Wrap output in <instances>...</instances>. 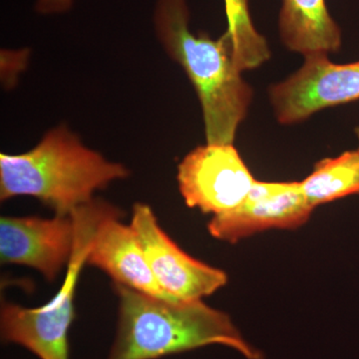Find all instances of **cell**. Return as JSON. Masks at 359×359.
I'll return each mask as SVG.
<instances>
[{"label":"cell","instance_id":"4fadbf2b","mask_svg":"<svg viewBox=\"0 0 359 359\" xmlns=\"http://www.w3.org/2000/svg\"><path fill=\"white\" fill-rule=\"evenodd\" d=\"M249 0H224L228 28L235 65L241 72L256 69L271 56L268 41L250 18Z\"/></svg>","mask_w":359,"mask_h":359},{"label":"cell","instance_id":"9c48e42d","mask_svg":"<svg viewBox=\"0 0 359 359\" xmlns=\"http://www.w3.org/2000/svg\"><path fill=\"white\" fill-rule=\"evenodd\" d=\"M313 208L299 182L255 181L240 207L212 217L208 224L212 237L228 243L271 229H295L309 221Z\"/></svg>","mask_w":359,"mask_h":359},{"label":"cell","instance_id":"8992f818","mask_svg":"<svg viewBox=\"0 0 359 359\" xmlns=\"http://www.w3.org/2000/svg\"><path fill=\"white\" fill-rule=\"evenodd\" d=\"M299 70L269 88L276 121H306L323 109L359 100V61L337 65L328 54L306 56Z\"/></svg>","mask_w":359,"mask_h":359},{"label":"cell","instance_id":"3957f363","mask_svg":"<svg viewBox=\"0 0 359 359\" xmlns=\"http://www.w3.org/2000/svg\"><path fill=\"white\" fill-rule=\"evenodd\" d=\"M117 330L108 359H159L212 344L263 359L230 316L201 301H168L115 285Z\"/></svg>","mask_w":359,"mask_h":359},{"label":"cell","instance_id":"2e32d148","mask_svg":"<svg viewBox=\"0 0 359 359\" xmlns=\"http://www.w3.org/2000/svg\"><path fill=\"white\" fill-rule=\"evenodd\" d=\"M355 135H356V138H358V150L359 151V127H356V128H355Z\"/></svg>","mask_w":359,"mask_h":359},{"label":"cell","instance_id":"8fae6325","mask_svg":"<svg viewBox=\"0 0 359 359\" xmlns=\"http://www.w3.org/2000/svg\"><path fill=\"white\" fill-rule=\"evenodd\" d=\"M278 32L285 48L304 57L341 48V29L325 0H282Z\"/></svg>","mask_w":359,"mask_h":359},{"label":"cell","instance_id":"52a82bcc","mask_svg":"<svg viewBox=\"0 0 359 359\" xmlns=\"http://www.w3.org/2000/svg\"><path fill=\"white\" fill-rule=\"evenodd\" d=\"M151 271L167 294L176 301H201L223 287L228 276L222 269L194 259L161 228L150 205L136 203L131 224Z\"/></svg>","mask_w":359,"mask_h":359},{"label":"cell","instance_id":"5b68a950","mask_svg":"<svg viewBox=\"0 0 359 359\" xmlns=\"http://www.w3.org/2000/svg\"><path fill=\"white\" fill-rule=\"evenodd\" d=\"M177 180L186 205L212 217L240 207L256 181L233 144L209 143L183 158Z\"/></svg>","mask_w":359,"mask_h":359},{"label":"cell","instance_id":"277c9868","mask_svg":"<svg viewBox=\"0 0 359 359\" xmlns=\"http://www.w3.org/2000/svg\"><path fill=\"white\" fill-rule=\"evenodd\" d=\"M108 210L106 201L94 199L73 212L76 222V245L62 287L51 301L35 309L2 302L0 334L6 344L25 347L39 359H69V330L75 318L78 278L86 264L94 231Z\"/></svg>","mask_w":359,"mask_h":359},{"label":"cell","instance_id":"9a60e30c","mask_svg":"<svg viewBox=\"0 0 359 359\" xmlns=\"http://www.w3.org/2000/svg\"><path fill=\"white\" fill-rule=\"evenodd\" d=\"M74 0H37L35 11L41 15H55L67 13Z\"/></svg>","mask_w":359,"mask_h":359},{"label":"cell","instance_id":"6da1fadb","mask_svg":"<svg viewBox=\"0 0 359 359\" xmlns=\"http://www.w3.org/2000/svg\"><path fill=\"white\" fill-rule=\"evenodd\" d=\"M153 25L168 56L192 83L201 108L205 143L233 144L247 118L254 91L235 65L230 39L195 34L187 0H156Z\"/></svg>","mask_w":359,"mask_h":359},{"label":"cell","instance_id":"7c38bea8","mask_svg":"<svg viewBox=\"0 0 359 359\" xmlns=\"http://www.w3.org/2000/svg\"><path fill=\"white\" fill-rule=\"evenodd\" d=\"M299 184L313 209L347 196L359 195V151H346L339 157L320 160L313 173Z\"/></svg>","mask_w":359,"mask_h":359},{"label":"cell","instance_id":"ba28073f","mask_svg":"<svg viewBox=\"0 0 359 359\" xmlns=\"http://www.w3.org/2000/svg\"><path fill=\"white\" fill-rule=\"evenodd\" d=\"M76 245L73 215L51 219L4 216L0 219V261L39 271L54 282L68 266Z\"/></svg>","mask_w":359,"mask_h":359},{"label":"cell","instance_id":"7a4b0ae2","mask_svg":"<svg viewBox=\"0 0 359 359\" xmlns=\"http://www.w3.org/2000/svg\"><path fill=\"white\" fill-rule=\"evenodd\" d=\"M129 175L128 168L87 147L61 124L25 153L0 154V200L28 196L57 216H70L91 202L97 191Z\"/></svg>","mask_w":359,"mask_h":359},{"label":"cell","instance_id":"30bf717a","mask_svg":"<svg viewBox=\"0 0 359 359\" xmlns=\"http://www.w3.org/2000/svg\"><path fill=\"white\" fill-rule=\"evenodd\" d=\"M121 217V211L113 205L99 221L90 241L86 264L107 273L115 285L176 301L161 289L136 233L130 224L120 221Z\"/></svg>","mask_w":359,"mask_h":359},{"label":"cell","instance_id":"5bb4252c","mask_svg":"<svg viewBox=\"0 0 359 359\" xmlns=\"http://www.w3.org/2000/svg\"><path fill=\"white\" fill-rule=\"evenodd\" d=\"M11 55L13 59V68L11 67L1 68L2 70V81H4L6 86H11L13 80L18 77V72L14 68L18 69V72H22L25 66L27 65L28 58H29V51L28 49H21V50H11Z\"/></svg>","mask_w":359,"mask_h":359}]
</instances>
